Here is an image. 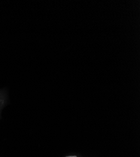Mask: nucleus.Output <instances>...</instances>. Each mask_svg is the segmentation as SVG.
I'll use <instances>...</instances> for the list:
<instances>
[{"mask_svg":"<svg viewBox=\"0 0 140 157\" xmlns=\"http://www.w3.org/2000/svg\"><path fill=\"white\" fill-rule=\"evenodd\" d=\"M66 157H77L76 156H66Z\"/></svg>","mask_w":140,"mask_h":157,"instance_id":"f257e3e1","label":"nucleus"}]
</instances>
